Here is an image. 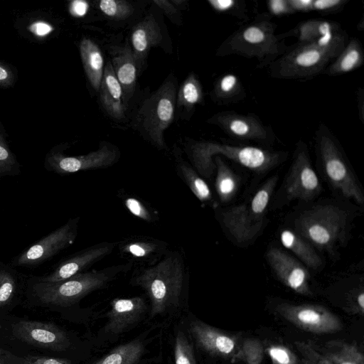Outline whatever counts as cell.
Returning <instances> with one entry per match:
<instances>
[{"instance_id":"6","label":"cell","mask_w":364,"mask_h":364,"mask_svg":"<svg viewBox=\"0 0 364 364\" xmlns=\"http://www.w3.org/2000/svg\"><path fill=\"white\" fill-rule=\"evenodd\" d=\"M133 266L131 262H127L101 269L89 270L55 282H45L34 279L32 291L43 304L71 306L89 294L107 287L119 276L131 270Z\"/></svg>"},{"instance_id":"7","label":"cell","mask_w":364,"mask_h":364,"mask_svg":"<svg viewBox=\"0 0 364 364\" xmlns=\"http://www.w3.org/2000/svg\"><path fill=\"white\" fill-rule=\"evenodd\" d=\"M349 215L346 210L333 204L313 206L295 220V232L314 247L336 255L337 249L347 243Z\"/></svg>"},{"instance_id":"20","label":"cell","mask_w":364,"mask_h":364,"mask_svg":"<svg viewBox=\"0 0 364 364\" xmlns=\"http://www.w3.org/2000/svg\"><path fill=\"white\" fill-rule=\"evenodd\" d=\"M190 332L197 345L213 356L231 360L240 346V341L236 336L200 321L191 323Z\"/></svg>"},{"instance_id":"8","label":"cell","mask_w":364,"mask_h":364,"mask_svg":"<svg viewBox=\"0 0 364 364\" xmlns=\"http://www.w3.org/2000/svg\"><path fill=\"white\" fill-rule=\"evenodd\" d=\"M314 140L317 159L331 185L343 196L363 205V191L333 132L321 122L314 132Z\"/></svg>"},{"instance_id":"1","label":"cell","mask_w":364,"mask_h":364,"mask_svg":"<svg viewBox=\"0 0 364 364\" xmlns=\"http://www.w3.org/2000/svg\"><path fill=\"white\" fill-rule=\"evenodd\" d=\"M189 273L183 251L169 249L156 264L136 267L129 282L146 294L150 316L153 317L179 307L188 283Z\"/></svg>"},{"instance_id":"36","label":"cell","mask_w":364,"mask_h":364,"mask_svg":"<svg viewBox=\"0 0 364 364\" xmlns=\"http://www.w3.org/2000/svg\"><path fill=\"white\" fill-rule=\"evenodd\" d=\"M207 2L217 13L228 15L245 22L250 20L248 9L243 0H208Z\"/></svg>"},{"instance_id":"44","label":"cell","mask_w":364,"mask_h":364,"mask_svg":"<svg viewBox=\"0 0 364 364\" xmlns=\"http://www.w3.org/2000/svg\"><path fill=\"white\" fill-rule=\"evenodd\" d=\"M152 3L166 15L168 18L177 26L182 25L181 11L178 10L171 0H154Z\"/></svg>"},{"instance_id":"27","label":"cell","mask_w":364,"mask_h":364,"mask_svg":"<svg viewBox=\"0 0 364 364\" xmlns=\"http://www.w3.org/2000/svg\"><path fill=\"white\" fill-rule=\"evenodd\" d=\"M343 30L336 21L325 19H309L300 22L295 28L279 34L280 38L294 36L297 38L295 44H304L317 41L329 34Z\"/></svg>"},{"instance_id":"31","label":"cell","mask_w":364,"mask_h":364,"mask_svg":"<svg viewBox=\"0 0 364 364\" xmlns=\"http://www.w3.org/2000/svg\"><path fill=\"white\" fill-rule=\"evenodd\" d=\"M213 162L216 171L215 188L217 195L221 203H228L237 192L240 178L221 156H215Z\"/></svg>"},{"instance_id":"51","label":"cell","mask_w":364,"mask_h":364,"mask_svg":"<svg viewBox=\"0 0 364 364\" xmlns=\"http://www.w3.org/2000/svg\"><path fill=\"white\" fill-rule=\"evenodd\" d=\"M357 99H358V109L359 113V118L362 123L364 119V91L363 88H358L357 91Z\"/></svg>"},{"instance_id":"5","label":"cell","mask_w":364,"mask_h":364,"mask_svg":"<svg viewBox=\"0 0 364 364\" xmlns=\"http://www.w3.org/2000/svg\"><path fill=\"white\" fill-rule=\"evenodd\" d=\"M178 88L176 77L170 73L158 89L141 101L130 119L132 128L159 151L167 150L164 132L175 119Z\"/></svg>"},{"instance_id":"13","label":"cell","mask_w":364,"mask_h":364,"mask_svg":"<svg viewBox=\"0 0 364 364\" xmlns=\"http://www.w3.org/2000/svg\"><path fill=\"white\" fill-rule=\"evenodd\" d=\"M79 221V217L70 219L17 256L12 262L13 265L33 267L68 248L77 237Z\"/></svg>"},{"instance_id":"19","label":"cell","mask_w":364,"mask_h":364,"mask_svg":"<svg viewBox=\"0 0 364 364\" xmlns=\"http://www.w3.org/2000/svg\"><path fill=\"white\" fill-rule=\"evenodd\" d=\"M119 255L136 267L156 264L170 249L168 242L144 235H132L117 243Z\"/></svg>"},{"instance_id":"43","label":"cell","mask_w":364,"mask_h":364,"mask_svg":"<svg viewBox=\"0 0 364 364\" xmlns=\"http://www.w3.org/2000/svg\"><path fill=\"white\" fill-rule=\"evenodd\" d=\"M348 0H314L313 11L322 16L333 14L343 10Z\"/></svg>"},{"instance_id":"11","label":"cell","mask_w":364,"mask_h":364,"mask_svg":"<svg viewBox=\"0 0 364 364\" xmlns=\"http://www.w3.org/2000/svg\"><path fill=\"white\" fill-rule=\"evenodd\" d=\"M282 191L288 200L304 201L313 200L321 191L320 181L311 164L308 146L301 139L296 144Z\"/></svg>"},{"instance_id":"24","label":"cell","mask_w":364,"mask_h":364,"mask_svg":"<svg viewBox=\"0 0 364 364\" xmlns=\"http://www.w3.org/2000/svg\"><path fill=\"white\" fill-rule=\"evenodd\" d=\"M204 102L203 86L197 75L191 72L178 88L176 114L182 120H190L196 106Z\"/></svg>"},{"instance_id":"50","label":"cell","mask_w":364,"mask_h":364,"mask_svg":"<svg viewBox=\"0 0 364 364\" xmlns=\"http://www.w3.org/2000/svg\"><path fill=\"white\" fill-rule=\"evenodd\" d=\"M87 9V4L85 1H75L72 2L70 10V12L77 16H81L85 14Z\"/></svg>"},{"instance_id":"30","label":"cell","mask_w":364,"mask_h":364,"mask_svg":"<svg viewBox=\"0 0 364 364\" xmlns=\"http://www.w3.org/2000/svg\"><path fill=\"white\" fill-rule=\"evenodd\" d=\"M210 96L216 105H228L242 101L247 93L239 77L234 73H228L215 80Z\"/></svg>"},{"instance_id":"39","label":"cell","mask_w":364,"mask_h":364,"mask_svg":"<svg viewBox=\"0 0 364 364\" xmlns=\"http://www.w3.org/2000/svg\"><path fill=\"white\" fill-rule=\"evenodd\" d=\"M174 359L175 364H197L193 346L181 331L175 338Z\"/></svg>"},{"instance_id":"14","label":"cell","mask_w":364,"mask_h":364,"mask_svg":"<svg viewBox=\"0 0 364 364\" xmlns=\"http://www.w3.org/2000/svg\"><path fill=\"white\" fill-rule=\"evenodd\" d=\"M277 312L295 326L310 333L323 334L341 331L340 319L324 306L316 304L280 303Z\"/></svg>"},{"instance_id":"18","label":"cell","mask_w":364,"mask_h":364,"mask_svg":"<svg viewBox=\"0 0 364 364\" xmlns=\"http://www.w3.org/2000/svg\"><path fill=\"white\" fill-rule=\"evenodd\" d=\"M12 332L18 339L38 348L63 351L70 346L66 333L51 323L21 321L14 325Z\"/></svg>"},{"instance_id":"46","label":"cell","mask_w":364,"mask_h":364,"mask_svg":"<svg viewBox=\"0 0 364 364\" xmlns=\"http://www.w3.org/2000/svg\"><path fill=\"white\" fill-rule=\"evenodd\" d=\"M15 364H70L68 361L45 356H31L18 358Z\"/></svg>"},{"instance_id":"10","label":"cell","mask_w":364,"mask_h":364,"mask_svg":"<svg viewBox=\"0 0 364 364\" xmlns=\"http://www.w3.org/2000/svg\"><path fill=\"white\" fill-rule=\"evenodd\" d=\"M120 156L118 146L102 141L96 150L83 155L66 156L62 151L54 148L47 154L44 165L49 171L66 175L111 167L118 162Z\"/></svg>"},{"instance_id":"23","label":"cell","mask_w":364,"mask_h":364,"mask_svg":"<svg viewBox=\"0 0 364 364\" xmlns=\"http://www.w3.org/2000/svg\"><path fill=\"white\" fill-rule=\"evenodd\" d=\"M98 92L100 103L105 112L115 121H124L127 109L124 105L122 87L110 62H107L105 66Z\"/></svg>"},{"instance_id":"37","label":"cell","mask_w":364,"mask_h":364,"mask_svg":"<svg viewBox=\"0 0 364 364\" xmlns=\"http://www.w3.org/2000/svg\"><path fill=\"white\" fill-rule=\"evenodd\" d=\"M19 173V163L10 149L0 126V177L16 176Z\"/></svg>"},{"instance_id":"4","label":"cell","mask_w":364,"mask_h":364,"mask_svg":"<svg viewBox=\"0 0 364 364\" xmlns=\"http://www.w3.org/2000/svg\"><path fill=\"white\" fill-rule=\"evenodd\" d=\"M269 14H257L226 38L216 49L215 55H238L257 61V68L269 67L289 46L276 33L277 25Z\"/></svg>"},{"instance_id":"52","label":"cell","mask_w":364,"mask_h":364,"mask_svg":"<svg viewBox=\"0 0 364 364\" xmlns=\"http://www.w3.org/2000/svg\"><path fill=\"white\" fill-rule=\"evenodd\" d=\"M171 1L181 11L186 9L188 6V1L187 0H171Z\"/></svg>"},{"instance_id":"29","label":"cell","mask_w":364,"mask_h":364,"mask_svg":"<svg viewBox=\"0 0 364 364\" xmlns=\"http://www.w3.org/2000/svg\"><path fill=\"white\" fill-rule=\"evenodd\" d=\"M284 247L294 253L306 268L318 271L323 262L314 247L294 231L284 229L280 233Z\"/></svg>"},{"instance_id":"45","label":"cell","mask_w":364,"mask_h":364,"mask_svg":"<svg viewBox=\"0 0 364 364\" xmlns=\"http://www.w3.org/2000/svg\"><path fill=\"white\" fill-rule=\"evenodd\" d=\"M269 14L272 16H282L294 14L288 0H269L267 3Z\"/></svg>"},{"instance_id":"53","label":"cell","mask_w":364,"mask_h":364,"mask_svg":"<svg viewBox=\"0 0 364 364\" xmlns=\"http://www.w3.org/2000/svg\"><path fill=\"white\" fill-rule=\"evenodd\" d=\"M0 364H1V363H0Z\"/></svg>"},{"instance_id":"48","label":"cell","mask_w":364,"mask_h":364,"mask_svg":"<svg viewBox=\"0 0 364 364\" xmlns=\"http://www.w3.org/2000/svg\"><path fill=\"white\" fill-rule=\"evenodd\" d=\"M288 2L294 13L313 11L314 0H288Z\"/></svg>"},{"instance_id":"42","label":"cell","mask_w":364,"mask_h":364,"mask_svg":"<svg viewBox=\"0 0 364 364\" xmlns=\"http://www.w3.org/2000/svg\"><path fill=\"white\" fill-rule=\"evenodd\" d=\"M272 364H297V357L288 348L272 345L267 348Z\"/></svg>"},{"instance_id":"3","label":"cell","mask_w":364,"mask_h":364,"mask_svg":"<svg viewBox=\"0 0 364 364\" xmlns=\"http://www.w3.org/2000/svg\"><path fill=\"white\" fill-rule=\"evenodd\" d=\"M349 38L343 29L316 41L294 44L267 67L269 77L307 81L323 73L346 45Z\"/></svg>"},{"instance_id":"9","label":"cell","mask_w":364,"mask_h":364,"mask_svg":"<svg viewBox=\"0 0 364 364\" xmlns=\"http://www.w3.org/2000/svg\"><path fill=\"white\" fill-rule=\"evenodd\" d=\"M277 181V177L270 178L249 200L220 213L223 225L238 243L245 244L252 241L261 231Z\"/></svg>"},{"instance_id":"41","label":"cell","mask_w":364,"mask_h":364,"mask_svg":"<svg viewBox=\"0 0 364 364\" xmlns=\"http://www.w3.org/2000/svg\"><path fill=\"white\" fill-rule=\"evenodd\" d=\"M16 287V280L11 271L0 270V307L5 306L12 299Z\"/></svg>"},{"instance_id":"47","label":"cell","mask_w":364,"mask_h":364,"mask_svg":"<svg viewBox=\"0 0 364 364\" xmlns=\"http://www.w3.org/2000/svg\"><path fill=\"white\" fill-rule=\"evenodd\" d=\"M16 81V74L7 64L0 62V87H9Z\"/></svg>"},{"instance_id":"40","label":"cell","mask_w":364,"mask_h":364,"mask_svg":"<svg viewBox=\"0 0 364 364\" xmlns=\"http://www.w3.org/2000/svg\"><path fill=\"white\" fill-rule=\"evenodd\" d=\"M296 348L301 357L302 364H332L330 360L310 343L296 342Z\"/></svg>"},{"instance_id":"28","label":"cell","mask_w":364,"mask_h":364,"mask_svg":"<svg viewBox=\"0 0 364 364\" xmlns=\"http://www.w3.org/2000/svg\"><path fill=\"white\" fill-rule=\"evenodd\" d=\"M364 63V50L360 40L355 37L348 39L336 58L326 68L328 76H338L351 73Z\"/></svg>"},{"instance_id":"12","label":"cell","mask_w":364,"mask_h":364,"mask_svg":"<svg viewBox=\"0 0 364 364\" xmlns=\"http://www.w3.org/2000/svg\"><path fill=\"white\" fill-rule=\"evenodd\" d=\"M206 122L218 127L229 137L240 141L268 145L277 138L272 127L264 124L254 113L220 111L208 118Z\"/></svg>"},{"instance_id":"16","label":"cell","mask_w":364,"mask_h":364,"mask_svg":"<svg viewBox=\"0 0 364 364\" xmlns=\"http://www.w3.org/2000/svg\"><path fill=\"white\" fill-rule=\"evenodd\" d=\"M266 259L278 280L296 293L312 294L308 269L287 252L272 247L266 252Z\"/></svg>"},{"instance_id":"33","label":"cell","mask_w":364,"mask_h":364,"mask_svg":"<svg viewBox=\"0 0 364 364\" xmlns=\"http://www.w3.org/2000/svg\"><path fill=\"white\" fill-rule=\"evenodd\" d=\"M144 351L141 341L133 340L122 344L93 364H136Z\"/></svg>"},{"instance_id":"49","label":"cell","mask_w":364,"mask_h":364,"mask_svg":"<svg viewBox=\"0 0 364 364\" xmlns=\"http://www.w3.org/2000/svg\"><path fill=\"white\" fill-rule=\"evenodd\" d=\"M29 29L36 36H44L50 33L53 30V28L47 23L38 21L31 24Z\"/></svg>"},{"instance_id":"34","label":"cell","mask_w":364,"mask_h":364,"mask_svg":"<svg viewBox=\"0 0 364 364\" xmlns=\"http://www.w3.org/2000/svg\"><path fill=\"white\" fill-rule=\"evenodd\" d=\"M95 3L100 13L113 22L125 21L135 12L134 4L125 0H101Z\"/></svg>"},{"instance_id":"25","label":"cell","mask_w":364,"mask_h":364,"mask_svg":"<svg viewBox=\"0 0 364 364\" xmlns=\"http://www.w3.org/2000/svg\"><path fill=\"white\" fill-rule=\"evenodd\" d=\"M79 50L87 80L94 91L98 92L105 66L102 50L93 40L87 37L82 38Z\"/></svg>"},{"instance_id":"32","label":"cell","mask_w":364,"mask_h":364,"mask_svg":"<svg viewBox=\"0 0 364 364\" xmlns=\"http://www.w3.org/2000/svg\"><path fill=\"white\" fill-rule=\"evenodd\" d=\"M321 352L332 364H364V356L359 348L343 341L326 342Z\"/></svg>"},{"instance_id":"38","label":"cell","mask_w":364,"mask_h":364,"mask_svg":"<svg viewBox=\"0 0 364 364\" xmlns=\"http://www.w3.org/2000/svg\"><path fill=\"white\" fill-rule=\"evenodd\" d=\"M123 202L127 210L136 218L149 223L159 220L158 213L146 203L134 196H124Z\"/></svg>"},{"instance_id":"35","label":"cell","mask_w":364,"mask_h":364,"mask_svg":"<svg viewBox=\"0 0 364 364\" xmlns=\"http://www.w3.org/2000/svg\"><path fill=\"white\" fill-rule=\"evenodd\" d=\"M264 354V346L259 340L245 338L240 341L239 348L230 361L231 363L242 362L245 364H261Z\"/></svg>"},{"instance_id":"26","label":"cell","mask_w":364,"mask_h":364,"mask_svg":"<svg viewBox=\"0 0 364 364\" xmlns=\"http://www.w3.org/2000/svg\"><path fill=\"white\" fill-rule=\"evenodd\" d=\"M182 154L181 148L175 146L173 150V156L178 176L200 202L211 203L213 195L208 183L195 168L183 158Z\"/></svg>"},{"instance_id":"21","label":"cell","mask_w":364,"mask_h":364,"mask_svg":"<svg viewBox=\"0 0 364 364\" xmlns=\"http://www.w3.org/2000/svg\"><path fill=\"white\" fill-rule=\"evenodd\" d=\"M107 50L114 73L122 89L124 105L128 109L136 91L139 73L138 65L129 41L120 45H110Z\"/></svg>"},{"instance_id":"2","label":"cell","mask_w":364,"mask_h":364,"mask_svg":"<svg viewBox=\"0 0 364 364\" xmlns=\"http://www.w3.org/2000/svg\"><path fill=\"white\" fill-rule=\"evenodd\" d=\"M182 144L189 164L202 177L208 179L215 169L213 156H224L257 173L269 171L287 156V152L283 151L188 137L184 139Z\"/></svg>"},{"instance_id":"15","label":"cell","mask_w":364,"mask_h":364,"mask_svg":"<svg viewBox=\"0 0 364 364\" xmlns=\"http://www.w3.org/2000/svg\"><path fill=\"white\" fill-rule=\"evenodd\" d=\"M160 13L159 9H152L131 30L129 43L139 71L144 69L150 50L158 46L164 48L170 39Z\"/></svg>"},{"instance_id":"17","label":"cell","mask_w":364,"mask_h":364,"mask_svg":"<svg viewBox=\"0 0 364 364\" xmlns=\"http://www.w3.org/2000/svg\"><path fill=\"white\" fill-rule=\"evenodd\" d=\"M116 246V242H111L90 246L60 262L49 274L36 279L45 282H55L87 272L92 266L110 255Z\"/></svg>"},{"instance_id":"22","label":"cell","mask_w":364,"mask_h":364,"mask_svg":"<svg viewBox=\"0 0 364 364\" xmlns=\"http://www.w3.org/2000/svg\"><path fill=\"white\" fill-rule=\"evenodd\" d=\"M146 309L145 299L139 296L114 299L106 314L107 322L105 331L113 334L124 332L139 321Z\"/></svg>"}]
</instances>
